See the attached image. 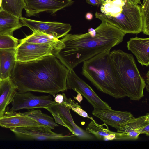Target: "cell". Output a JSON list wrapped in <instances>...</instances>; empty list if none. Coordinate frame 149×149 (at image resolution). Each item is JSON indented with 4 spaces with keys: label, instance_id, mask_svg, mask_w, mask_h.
<instances>
[{
    "label": "cell",
    "instance_id": "cell-1",
    "mask_svg": "<svg viewBox=\"0 0 149 149\" xmlns=\"http://www.w3.org/2000/svg\"><path fill=\"white\" fill-rule=\"evenodd\" d=\"M69 70L54 55L26 62L17 61L10 77L20 93L34 91L52 95L67 91Z\"/></svg>",
    "mask_w": 149,
    "mask_h": 149
},
{
    "label": "cell",
    "instance_id": "cell-2",
    "mask_svg": "<svg viewBox=\"0 0 149 149\" xmlns=\"http://www.w3.org/2000/svg\"><path fill=\"white\" fill-rule=\"evenodd\" d=\"M110 51H105L83 62L82 74L98 90L116 99L127 97L112 64Z\"/></svg>",
    "mask_w": 149,
    "mask_h": 149
},
{
    "label": "cell",
    "instance_id": "cell-3",
    "mask_svg": "<svg viewBox=\"0 0 149 149\" xmlns=\"http://www.w3.org/2000/svg\"><path fill=\"white\" fill-rule=\"evenodd\" d=\"M110 56L116 74L127 97L132 100H139L144 96L146 84L133 56L118 49L110 52Z\"/></svg>",
    "mask_w": 149,
    "mask_h": 149
},
{
    "label": "cell",
    "instance_id": "cell-4",
    "mask_svg": "<svg viewBox=\"0 0 149 149\" xmlns=\"http://www.w3.org/2000/svg\"><path fill=\"white\" fill-rule=\"evenodd\" d=\"M96 18L117 28L125 34L142 32L143 19L141 6L125 0L121 12L116 17H110L96 12Z\"/></svg>",
    "mask_w": 149,
    "mask_h": 149
},
{
    "label": "cell",
    "instance_id": "cell-5",
    "mask_svg": "<svg viewBox=\"0 0 149 149\" xmlns=\"http://www.w3.org/2000/svg\"><path fill=\"white\" fill-rule=\"evenodd\" d=\"M19 43L15 48V54L16 61L21 62L37 60L51 55L55 56L64 46L62 42L58 44Z\"/></svg>",
    "mask_w": 149,
    "mask_h": 149
},
{
    "label": "cell",
    "instance_id": "cell-6",
    "mask_svg": "<svg viewBox=\"0 0 149 149\" xmlns=\"http://www.w3.org/2000/svg\"><path fill=\"white\" fill-rule=\"evenodd\" d=\"M49 127L41 125L11 128L10 130L17 137L23 139L38 141L69 140L75 139V135H64L52 131Z\"/></svg>",
    "mask_w": 149,
    "mask_h": 149
},
{
    "label": "cell",
    "instance_id": "cell-7",
    "mask_svg": "<svg viewBox=\"0 0 149 149\" xmlns=\"http://www.w3.org/2000/svg\"><path fill=\"white\" fill-rule=\"evenodd\" d=\"M66 88L72 89L83 95L94 109H110L111 107L102 100L93 89L80 78L73 70H69L66 82Z\"/></svg>",
    "mask_w": 149,
    "mask_h": 149
},
{
    "label": "cell",
    "instance_id": "cell-8",
    "mask_svg": "<svg viewBox=\"0 0 149 149\" xmlns=\"http://www.w3.org/2000/svg\"><path fill=\"white\" fill-rule=\"evenodd\" d=\"M52 98L50 95L36 96L30 92L20 93L17 91L11 102L12 106L9 111L24 109L44 108L55 102Z\"/></svg>",
    "mask_w": 149,
    "mask_h": 149
},
{
    "label": "cell",
    "instance_id": "cell-9",
    "mask_svg": "<svg viewBox=\"0 0 149 149\" xmlns=\"http://www.w3.org/2000/svg\"><path fill=\"white\" fill-rule=\"evenodd\" d=\"M19 19L23 26L28 27L33 32H42L58 39L63 37L72 29V26L68 23L33 20L22 17Z\"/></svg>",
    "mask_w": 149,
    "mask_h": 149
},
{
    "label": "cell",
    "instance_id": "cell-10",
    "mask_svg": "<svg viewBox=\"0 0 149 149\" xmlns=\"http://www.w3.org/2000/svg\"><path fill=\"white\" fill-rule=\"evenodd\" d=\"M25 9L28 17L36 16L45 12L54 14L59 10L70 6L72 0H24Z\"/></svg>",
    "mask_w": 149,
    "mask_h": 149
},
{
    "label": "cell",
    "instance_id": "cell-11",
    "mask_svg": "<svg viewBox=\"0 0 149 149\" xmlns=\"http://www.w3.org/2000/svg\"><path fill=\"white\" fill-rule=\"evenodd\" d=\"M122 134L123 140H135L139 135L145 134L149 135V113L135 118L122 125L117 130Z\"/></svg>",
    "mask_w": 149,
    "mask_h": 149
},
{
    "label": "cell",
    "instance_id": "cell-12",
    "mask_svg": "<svg viewBox=\"0 0 149 149\" xmlns=\"http://www.w3.org/2000/svg\"><path fill=\"white\" fill-rule=\"evenodd\" d=\"M92 114L105 124L117 130L123 125L135 118L130 112L115 110L111 109H94Z\"/></svg>",
    "mask_w": 149,
    "mask_h": 149
},
{
    "label": "cell",
    "instance_id": "cell-13",
    "mask_svg": "<svg viewBox=\"0 0 149 149\" xmlns=\"http://www.w3.org/2000/svg\"><path fill=\"white\" fill-rule=\"evenodd\" d=\"M44 108L51 113L56 123L66 127L73 134L74 130L78 126L74 122L68 107L63 103L55 102Z\"/></svg>",
    "mask_w": 149,
    "mask_h": 149
},
{
    "label": "cell",
    "instance_id": "cell-14",
    "mask_svg": "<svg viewBox=\"0 0 149 149\" xmlns=\"http://www.w3.org/2000/svg\"><path fill=\"white\" fill-rule=\"evenodd\" d=\"M127 47L136 56L142 66L149 65V38H132L127 42Z\"/></svg>",
    "mask_w": 149,
    "mask_h": 149
},
{
    "label": "cell",
    "instance_id": "cell-15",
    "mask_svg": "<svg viewBox=\"0 0 149 149\" xmlns=\"http://www.w3.org/2000/svg\"><path fill=\"white\" fill-rule=\"evenodd\" d=\"M41 125L32 119L19 113L6 112L0 117V126L6 128Z\"/></svg>",
    "mask_w": 149,
    "mask_h": 149
},
{
    "label": "cell",
    "instance_id": "cell-16",
    "mask_svg": "<svg viewBox=\"0 0 149 149\" xmlns=\"http://www.w3.org/2000/svg\"><path fill=\"white\" fill-rule=\"evenodd\" d=\"M100 140H123L121 133L110 130L107 125L104 123L99 124L94 120H91L85 130Z\"/></svg>",
    "mask_w": 149,
    "mask_h": 149
},
{
    "label": "cell",
    "instance_id": "cell-17",
    "mask_svg": "<svg viewBox=\"0 0 149 149\" xmlns=\"http://www.w3.org/2000/svg\"><path fill=\"white\" fill-rule=\"evenodd\" d=\"M16 62L15 48L0 49V79L1 80L10 77Z\"/></svg>",
    "mask_w": 149,
    "mask_h": 149
},
{
    "label": "cell",
    "instance_id": "cell-18",
    "mask_svg": "<svg viewBox=\"0 0 149 149\" xmlns=\"http://www.w3.org/2000/svg\"><path fill=\"white\" fill-rule=\"evenodd\" d=\"M17 91L16 87L10 77L0 82V117L6 112L8 105L11 103Z\"/></svg>",
    "mask_w": 149,
    "mask_h": 149
},
{
    "label": "cell",
    "instance_id": "cell-19",
    "mask_svg": "<svg viewBox=\"0 0 149 149\" xmlns=\"http://www.w3.org/2000/svg\"><path fill=\"white\" fill-rule=\"evenodd\" d=\"M23 26L19 18L0 8V35L13 36L14 31Z\"/></svg>",
    "mask_w": 149,
    "mask_h": 149
},
{
    "label": "cell",
    "instance_id": "cell-20",
    "mask_svg": "<svg viewBox=\"0 0 149 149\" xmlns=\"http://www.w3.org/2000/svg\"><path fill=\"white\" fill-rule=\"evenodd\" d=\"M19 42H26L34 44H58L62 42L61 40L42 32L36 31L25 38L19 40Z\"/></svg>",
    "mask_w": 149,
    "mask_h": 149
},
{
    "label": "cell",
    "instance_id": "cell-21",
    "mask_svg": "<svg viewBox=\"0 0 149 149\" xmlns=\"http://www.w3.org/2000/svg\"><path fill=\"white\" fill-rule=\"evenodd\" d=\"M19 113L32 119L41 125L47 126L52 130L58 126L52 117L42 113L40 110L31 109L26 112Z\"/></svg>",
    "mask_w": 149,
    "mask_h": 149
},
{
    "label": "cell",
    "instance_id": "cell-22",
    "mask_svg": "<svg viewBox=\"0 0 149 149\" xmlns=\"http://www.w3.org/2000/svg\"><path fill=\"white\" fill-rule=\"evenodd\" d=\"M24 7V0H1L0 8L19 19Z\"/></svg>",
    "mask_w": 149,
    "mask_h": 149
},
{
    "label": "cell",
    "instance_id": "cell-23",
    "mask_svg": "<svg viewBox=\"0 0 149 149\" xmlns=\"http://www.w3.org/2000/svg\"><path fill=\"white\" fill-rule=\"evenodd\" d=\"M125 0H111L100 6L101 13L110 17H116L122 12Z\"/></svg>",
    "mask_w": 149,
    "mask_h": 149
},
{
    "label": "cell",
    "instance_id": "cell-24",
    "mask_svg": "<svg viewBox=\"0 0 149 149\" xmlns=\"http://www.w3.org/2000/svg\"><path fill=\"white\" fill-rule=\"evenodd\" d=\"M63 94V99L62 103L68 107L70 109H71L74 112L80 116L88 118L91 120H94L92 117H90L87 113L83 110L81 106L76 103L74 100L70 98H67L64 93Z\"/></svg>",
    "mask_w": 149,
    "mask_h": 149
},
{
    "label": "cell",
    "instance_id": "cell-25",
    "mask_svg": "<svg viewBox=\"0 0 149 149\" xmlns=\"http://www.w3.org/2000/svg\"><path fill=\"white\" fill-rule=\"evenodd\" d=\"M143 19L142 32L143 34L149 35V0H143L141 5Z\"/></svg>",
    "mask_w": 149,
    "mask_h": 149
},
{
    "label": "cell",
    "instance_id": "cell-26",
    "mask_svg": "<svg viewBox=\"0 0 149 149\" xmlns=\"http://www.w3.org/2000/svg\"><path fill=\"white\" fill-rule=\"evenodd\" d=\"M19 40L13 36L0 35V49L15 48L19 44Z\"/></svg>",
    "mask_w": 149,
    "mask_h": 149
},
{
    "label": "cell",
    "instance_id": "cell-27",
    "mask_svg": "<svg viewBox=\"0 0 149 149\" xmlns=\"http://www.w3.org/2000/svg\"><path fill=\"white\" fill-rule=\"evenodd\" d=\"M88 4L93 6H100L103 4L100 0H86Z\"/></svg>",
    "mask_w": 149,
    "mask_h": 149
},
{
    "label": "cell",
    "instance_id": "cell-28",
    "mask_svg": "<svg viewBox=\"0 0 149 149\" xmlns=\"http://www.w3.org/2000/svg\"><path fill=\"white\" fill-rule=\"evenodd\" d=\"M63 94H58L55 97L54 99V101L58 104L61 103L63 100Z\"/></svg>",
    "mask_w": 149,
    "mask_h": 149
},
{
    "label": "cell",
    "instance_id": "cell-29",
    "mask_svg": "<svg viewBox=\"0 0 149 149\" xmlns=\"http://www.w3.org/2000/svg\"><path fill=\"white\" fill-rule=\"evenodd\" d=\"M146 82L147 84H146V89L147 91L149 92V71L148 72L146 75Z\"/></svg>",
    "mask_w": 149,
    "mask_h": 149
},
{
    "label": "cell",
    "instance_id": "cell-30",
    "mask_svg": "<svg viewBox=\"0 0 149 149\" xmlns=\"http://www.w3.org/2000/svg\"><path fill=\"white\" fill-rule=\"evenodd\" d=\"M93 16L92 13H87L85 15L86 18L88 20H91L93 18Z\"/></svg>",
    "mask_w": 149,
    "mask_h": 149
},
{
    "label": "cell",
    "instance_id": "cell-31",
    "mask_svg": "<svg viewBox=\"0 0 149 149\" xmlns=\"http://www.w3.org/2000/svg\"><path fill=\"white\" fill-rule=\"evenodd\" d=\"M74 98L79 102H80L83 99L81 95L79 93H78L77 96L76 97H74Z\"/></svg>",
    "mask_w": 149,
    "mask_h": 149
},
{
    "label": "cell",
    "instance_id": "cell-32",
    "mask_svg": "<svg viewBox=\"0 0 149 149\" xmlns=\"http://www.w3.org/2000/svg\"><path fill=\"white\" fill-rule=\"evenodd\" d=\"M129 1H130L132 3H134L139 4H141L140 0H127Z\"/></svg>",
    "mask_w": 149,
    "mask_h": 149
},
{
    "label": "cell",
    "instance_id": "cell-33",
    "mask_svg": "<svg viewBox=\"0 0 149 149\" xmlns=\"http://www.w3.org/2000/svg\"><path fill=\"white\" fill-rule=\"evenodd\" d=\"M102 3H105V2L111 0H100Z\"/></svg>",
    "mask_w": 149,
    "mask_h": 149
},
{
    "label": "cell",
    "instance_id": "cell-34",
    "mask_svg": "<svg viewBox=\"0 0 149 149\" xmlns=\"http://www.w3.org/2000/svg\"><path fill=\"white\" fill-rule=\"evenodd\" d=\"M1 0H0V7L1 6Z\"/></svg>",
    "mask_w": 149,
    "mask_h": 149
},
{
    "label": "cell",
    "instance_id": "cell-35",
    "mask_svg": "<svg viewBox=\"0 0 149 149\" xmlns=\"http://www.w3.org/2000/svg\"><path fill=\"white\" fill-rule=\"evenodd\" d=\"M1 80L0 79V82L1 81Z\"/></svg>",
    "mask_w": 149,
    "mask_h": 149
}]
</instances>
